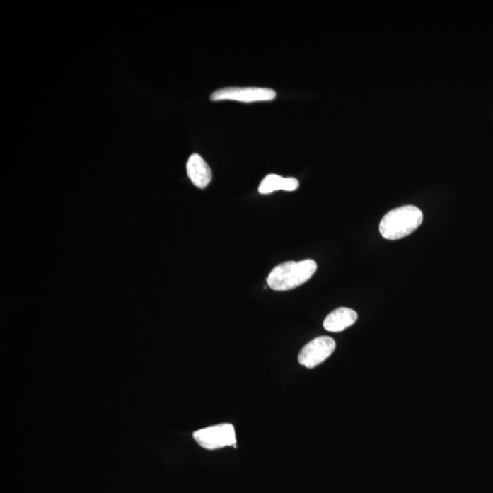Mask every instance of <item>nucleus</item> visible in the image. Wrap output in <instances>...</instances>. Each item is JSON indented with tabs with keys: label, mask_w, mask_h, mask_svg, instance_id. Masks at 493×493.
<instances>
[{
	"label": "nucleus",
	"mask_w": 493,
	"mask_h": 493,
	"mask_svg": "<svg viewBox=\"0 0 493 493\" xmlns=\"http://www.w3.org/2000/svg\"><path fill=\"white\" fill-rule=\"evenodd\" d=\"M335 347L334 339L329 336H320L309 342L301 350L298 360L300 365L307 369H315L332 356Z\"/></svg>",
	"instance_id": "5"
},
{
	"label": "nucleus",
	"mask_w": 493,
	"mask_h": 493,
	"mask_svg": "<svg viewBox=\"0 0 493 493\" xmlns=\"http://www.w3.org/2000/svg\"><path fill=\"white\" fill-rule=\"evenodd\" d=\"M422 222L423 213L419 207H400L392 209L384 216L380 222L379 231L385 240H401L413 233Z\"/></svg>",
	"instance_id": "2"
},
{
	"label": "nucleus",
	"mask_w": 493,
	"mask_h": 493,
	"mask_svg": "<svg viewBox=\"0 0 493 493\" xmlns=\"http://www.w3.org/2000/svg\"><path fill=\"white\" fill-rule=\"evenodd\" d=\"M316 271L317 263L313 260L282 263L269 273L267 284L273 291L293 290L309 281Z\"/></svg>",
	"instance_id": "1"
},
{
	"label": "nucleus",
	"mask_w": 493,
	"mask_h": 493,
	"mask_svg": "<svg viewBox=\"0 0 493 493\" xmlns=\"http://www.w3.org/2000/svg\"><path fill=\"white\" fill-rule=\"evenodd\" d=\"M193 436L200 447L209 451L237 445L236 433L231 424H221L199 429L194 433Z\"/></svg>",
	"instance_id": "3"
},
{
	"label": "nucleus",
	"mask_w": 493,
	"mask_h": 493,
	"mask_svg": "<svg viewBox=\"0 0 493 493\" xmlns=\"http://www.w3.org/2000/svg\"><path fill=\"white\" fill-rule=\"evenodd\" d=\"M357 318L358 315L356 311L350 308H338L326 317L323 322V327L328 332H343L356 323Z\"/></svg>",
	"instance_id": "7"
},
{
	"label": "nucleus",
	"mask_w": 493,
	"mask_h": 493,
	"mask_svg": "<svg viewBox=\"0 0 493 493\" xmlns=\"http://www.w3.org/2000/svg\"><path fill=\"white\" fill-rule=\"evenodd\" d=\"M299 187V181L294 178H282L281 175L271 174L263 179L259 187V192L262 195L271 194L275 191H294Z\"/></svg>",
	"instance_id": "8"
},
{
	"label": "nucleus",
	"mask_w": 493,
	"mask_h": 493,
	"mask_svg": "<svg viewBox=\"0 0 493 493\" xmlns=\"http://www.w3.org/2000/svg\"><path fill=\"white\" fill-rule=\"evenodd\" d=\"M276 92L269 88L228 87L215 91L210 96L213 102L235 100L240 103L269 102L276 98Z\"/></svg>",
	"instance_id": "4"
},
{
	"label": "nucleus",
	"mask_w": 493,
	"mask_h": 493,
	"mask_svg": "<svg viewBox=\"0 0 493 493\" xmlns=\"http://www.w3.org/2000/svg\"><path fill=\"white\" fill-rule=\"evenodd\" d=\"M188 178L195 187L204 190L210 184L212 179V172L209 166L202 156L193 153L187 163Z\"/></svg>",
	"instance_id": "6"
}]
</instances>
